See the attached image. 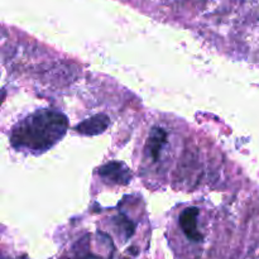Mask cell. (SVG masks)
Instances as JSON below:
<instances>
[{"instance_id":"obj_5","label":"cell","mask_w":259,"mask_h":259,"mask_svg":"<svg viewBox=\"0 0 259 259\" xmlns=\"http://www.w3.org/2000/svg\"><path fill=\"white\" fill-rule=\"evenodd\" d=\"M121 168H123V164L109 163L100 169V174L103 175V176L109 177V179H111V180H116V177H115L116 175L124 177L123 175L126 174V171H121ZM124 179H125V177H124Z\"/></svg>"},{"instance_id":"obj_3","label":"cell","mask_w":259,"mask_h":259,"mask_svg":"<svg viewBox=\"0 0 259 259\" xmlns=\"http://www.w3.org/2000/svg\"><path fill=\"white\" fill-rule=\"evenodd\" d=\"M167 143V133L161 128H156L152 131L148 141L146 144V151L148 152L149 156L156 161L158 159L161 151L163 149L164 144Z\"/></svg>"},{"instance_id":"obj_1","label":"cell","mask_w":259,"mask_h":259,"mask_svg":"<svg viewBox=\"0 0 259 259\" xmlns=\"http://www.w3.org/2000/svg\"><path fill=\"white\" fill-rule=\"evenodd\" d=\"M67 119L53 110H42L32 114L18 124L13 131L12 143L18 148L46 151L65 136Z\"/></svg>"},{"instance_id":"obj_4","label":"cell","mask_w":259,"mask_h":259,"mask_svg":"<svg viewBox=\"0 0 259 259\" xmlns=\"http://www.w3.org/2000/svg\"><path fill=\"white\" fill-rule=\"evenodd\" d=\"M109 125L108 116L103 115V114H98V115L93 116L89 120H85L77 126V131L81 134H86V136H96V134L101 133L105 131Z\"/></svg>"},{"instance_id":"obj_2","label":"cell","mask_w":259,"mask_h":259,"mask_svg":"<svg viewBox=\"0 0 259 259\" xmlns=\"http://www.w3.org/2000/svg\"><path fill=\"white\" fill-rule=\"evenodd\" d=\"M197 220H199V210L196 207L186 209L180 218V223H181V228L185 235L194 242H201L202 234L197 228Z\"/></svg>"}]
</instances>
